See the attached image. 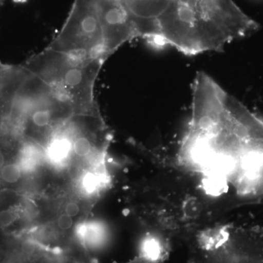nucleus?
<instances>
[{
  "label": "nucleus",
  "instance_id": "obj_8",
  "mask_svg": "<svg viewBox=\"0 0 263 263\" xmlns=\"http://www.w3.org/2000/svg\"><path fill=\"white\" fill-rule=\"evenodd\" d=\"M22 167L16 163L6 164L0 171V179L8 183L18 182L22 178Z\"/></svg>",
  "mask_w": 263,
  "mask_h": 263
},
{
  "label": "nucleus",
  "instance_id": "obj_7",
  "mask_svg": "<svg viewBox=\"0 0 263 263\" xmlns=\"http://www.w3.org/2000/svg\"><path fill=\"white\" fill-rule=\"evenodd\" d=\"M67 138L70 142L71 150L78 157H86L92 152L94 143L92 139L87 135L81 134V136H76L72 141L69 137Z\"/></svg>",
  "mask_w": 263,
  "mask_h": 263
},
{
  "label": "nucleus",
  "instance_id": "obj_2",
  "mask_svg": "<svg viewBox=\"0 0 263 263\" xmlns=\"http://www.w3.org/2000/svg\"><path fill=\"white\" fill-rule=\"evenodd\" d=\"M105 62L102 59L72 56L48 47L22 65L63 97L74 114L98 116L94 87Z\"/></svg>",
  "mask_w": 263,
  "mask_h": 263
},
{
  "label": "nucleus",
  "instance_id": "obj_5",
  "mask_svg": "<svg viewBox=\"0 0 263 263\" xmlns=\"http://www.w3.org/2000/svg\"><path fill=\"white\" fill-rule=\"evenodd\" d=\"M103 29L104 51L108 58L127 41L139 37L129 12L121 0H96Z\"/></svg>",
  "mask_w": 263,
  "mask_h": 263
},
{
  "label": "nucleus",
  "instance_id": "obj_1",
  "mask_svg": "<svg viewBox=\"0 0 263 263\" xmlns=\"http://www.w3.org/2000/svg\"><path fill=\"white\" fill-rule=\"evenodd\" d=\"M160 29L164 46L196 55L221 51L232 41L253 34L259 24L233 0H172Z\"/></svg>",
  "mask_w": 263,
  "mask_h": 263
},
{
  "label": "nucleus",
  "instance_id": "obj_3",
  "mask_svg": "<svg viewBox=\"0 0 263 263\" xmlns=\"http://www.w3.org/2000/svg\"><path fill=\"white\" fill-rule=\"evenodd\" d=\"M48 48L85 59L107 60L96 0H75L67 20Z\"/></svg>",
  "mask_w": 263,
  "mask_h": 263
},
{
  "label": "nucleus",
  "instance_id": "obj_9",
  "mask_svg": "<svg viewBox=\"0 0 263 263\" xmlns=\"http://www.w3.org/2000/svg\"><path fill=\"white\" fill-rule=\"evenodd\" d=\"M16 213L14 211L6 209L0 212V228H7L11 226L14 221H16Z\"/></svg>",
  "mask_w": 263,
  "mask_h": 263
},
{
  "label": "nucleus",
  "instance_id": "obj_4",
  "mask_svg": "<svg viewBox=\"0 0 263 263\" xmlns=\"http://www.w3.org/2000/svg\"><path fill=\"white\" fill-rule=\"evenodd\" d=\"M195 263H263V240L243 238L228 226L215 228Z\"/></svg>",
  "mask_w": 263,
  "mask_h": 263
},
{
  "label": "nucleus",
  "instance_id": "obj_10",
  "mask_svg": "<svg viewBox=\"0 0 263 263\" xmlns=\"http://www.w3.org/2000/svg\"><path fill=\"white\" fill-rule=\"evenodd\" d=\"M73 224V221L71 216L67 214H62L58 219V226L63 230H70Z\"/></svg>",
  "mask_w": 263,
  "mask_h": 263
},
{
  "label": "nucleus",
  "instance_id": "obj_11",
  "mask_svg": "<svg viewBox=\"0 0 263 263\" xmlns=\"http://www.w3.org/2000/svg\"><path fill=\"white\" fill-rule=\"evenodd\" d=\"M65 214L67 215L71 216V217H74L76 216L80 212V207H79V204L76 203L75 202H68L65 209Z\"/></svg>",
  "mask_w": 263,
  "mask_h": 263
},
{
  "label": "nucleus",
  "instance_id": "obj_6",
  "mask_svg": "<svg viewBox=\"0 0 263 263\" xmlns=\"http://www.w3.org/2000/svg\"><path fill=\"white\" fill-rule=\"evenodd\" d=\"M169 240L164 235H148L141 243V257L152 263H162L170 254Z\"/></svg>",
  "mask_w": 263,
  "mask_h": 263
},
{
  "label": "nucleus",
  "instance_id": "obj_13",
  "mask_svg": "<svg viewBox=\"0 0 263 263\" xmlns=\"http://www.w3.org/2000/svg\"><path fill=\"white\" fill-rule=\"evenodd\" d=\"M190 263H195V262H190Z\"/></svg>",
  "mask_w": 263,
  "mask_h": 263
},
{
  "label": "nucleus",
  "instance_id": "obj_12",
  "mask_svg": "<svg viewBox=\"0 0 263 263\" xmlns=\"http://www.w3.org/2000/svg\"><path fill=\"white\" fill-rule=\"evenodd\" d=\"M8 67H9V65H4V64L0 62V72L5 70V69L8 68Z\"/></svg>",
  "mask_w": 263,
  "mask_h": 263
}]
</instances>
